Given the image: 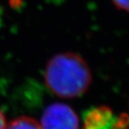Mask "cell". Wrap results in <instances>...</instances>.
I'll return each mask as SVG.
<instances>
[{
	"label": "cell",
	"mask_w": 129,
	"mask_h": 129,
	"mask_svg": "<svg viewBox=\"0 0 129 129\" xmlns=\"http://www.w3.org/2000/svg\"><path fill=\"white\" fill-rule=\"evenodd\" d=\"M112 1L117 8L129 12V0H112Z\"/></svg>",
	"instance_id": "5b68a950"
},
{
	"label": "cell",
	"mask_w": 129,
	"mask_h": 129,
	"mask_svg": "<svg viewBox=\"0 0 129 129\" xmlns=\"http://www.w3.org/2000/svg\"><path fill=\"white\" fill-rule=\"evenodd\" d=\"M40 125L42 129H80L76 113L64 103L49 105L43 112Z\"/></svg>",
	"instance_id": "7a4b0ae2"
},
{
	"label": "cell",
	"mask_w": 129,
	"mask_h": 129,
	"mask_svg": "<svg viewBox=\"0 0 129 129\" xmlns=\"http://www.w3.org/2000/svg\"><path fill=\"white\" fill-rule=\"evenodd\" d=\"M129 118L117 116L109 107L101 106L89 109L83 115V126L80 129H128Z\"/></svg>",
	"instance_id": "3957f363"
},
{
	"label": "cell",
	"mask_w": 129,
	"mask_h": 129,
	"mask_svg": "<svg viewBox=\"0 0 129 129\" xmlns=\"http://www.w3.org/2000/svg\"><path fill=\"white\" fill-rule=\"evenodd\" d=\"M6 119H5V117L3 115L2 111L0 110V129H5L6 127Z\"/></svg>",
	"instance_id": "8992f818"
},
{
	"label": "cell",
	"mask_w": 129,
	"mask_h": 129,
	"mask_svg": "<svg viewBox=\"0 0 129 129\" xmlns=\"http://www.w3.org/2000/svg\"><path fill=\"white\" fill-rule=\"evenodd\" d=\"M49 91L60 98L83 95L91 82V74L83 58L72 52L60 53L48 61L44 74Z\"/></svg>",
	"instance_id": "6da1fadb"
},
{
	"label": "cell",
	"mask_w": 129,
	"mask_h": 129,
	"mask_svg": "<svg viewBox=\"0 0 129 129\" xmlns=\"http://www.w3.org/2000/svg\"><path fill=\"white\" fill-rule=\"evenodd\" d=\"M5 129H42L40 123L29 117H20L6 125Z\"/></svg>",
	"instance_id": "277c9868"
}]
</instances>
